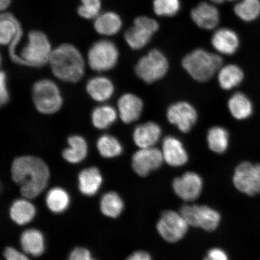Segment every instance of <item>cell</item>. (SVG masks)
Listing matches in <instances>:
<instances>
[{"label":"cell","mask_w":260,"mask_h":260,"mask_svg":"<svg viewBox=\"0 0 260 260\" xmlns=\"http://www.w3.org/2000/svg\"><path fill=\"white\" fill-rule=\"evenodd\" d=\"M164 161L160 149L154 147L141 148L133 155L132 167L139 176L146 177L160 168Z\"/></svg>","instance_id":"cell-12"},{"label":"cell","mask_w":260,"mask_h":260,"mask_svg":"<svg viewBox=\"0 0 260 260\" xmlns=\"http://www.w3.org/2000/svg\"><path fill=\"white\" fill-rule=\"evenodd\" d=\"M68 260H95L91 256L88 250L83 248L74 249L70 253Z\"/></svg>","instance_id":"cell-38"},{"label":"cell","mask_w":260,"mask_h":260,"mask_svg":"<svg viewBox=\"0 0 260 260\" xmlns=\"http://www.w3.org/2000/svg\"><path fill=\"white\" fill-rule=\"evenodd\" d=\"M32 98L36 109L44 115L57 112L63 105L59 87L53 81L48 79L41 80L34 84Z\"/></svg>","instance_id":"cell-5"},{"label":"cell","mask_w":260,"mask_h":260,"mask_svg":"<svg viewBox=\"0 0 260 260\" xmlns=\"http://www.w3.org/2000/svg\"><path fill=\"white\" fill-rule=\"evenodd\" d=\"M86 90L89 96L98 102H104L111 98L115 91L112 81L106 77L92 78L87 83Z\"/></svg>","instance_id":"cell-19"},{"label":"cell","mask_w":260,"mask_h":260,"mask_svg":"<svg viewBox=\"0 0 260 260\" xmlns=\"http://www.w3.org/2000/svg\"><path fill=\"white\" fill-rule=\"evenodd\" d=\"M118 109L122 121L125 123H131L137 121L141 117L144 103L135 94L125 93L119 98Z\"/></svg>","instance_id":"cell-15"},{"label":"cell","mask_w":260,"mask_h":260,"mask_svg":"<svg viewBox=\"0 0 260 260\" xmlns=\"http://www.w3.org/2000/svg\"><path fill=\"white\" fill-rule=\"evenodd\" d=\"M118 113L114 107L102 106L96 107L92 113V122L97 129L108 128L116 121Z\"/></svg>","instance_id":"cell-30"},{"label":"cell","mask_w":260,"mask_h":260,"mask_svg":"<svg viewBox=\"0 0 260 260\" xmlns=\"http://www.w3.org/2000/svg\"><path fill=\"white\" fill-rule=\"evenodd\" d=\"M161 152L164 160L171 167H182L186 165L188 160L183 143L174 136H167L164 139Z\"/></svg>","instance_id":"cell-14"},{"label":"cell","mask_w":260,"mask_h":260,"mask_svg":"<svg viewBox=\"0 0 260 260\" xmlns=\"http://www.w3.org/2000/svg\"><path fill=\"white\" fill-rule=\"evenodd\" d=\"M98 150L101 155L105 158L118 157L122 153V145L114 136L105 135L98 139L96 143Z\"/></svg>","instance_id":"cell-34"},{"label":"cell","mask_w":260,"mask_h":260,"mask_svg":"<svg viewBox=\"0 0 260 260\" xmlns=\"http://www.w3.org/2000/svg\"><path fill=\"white\" fill-rule=\"evenodd\" d=\"M51 44L43 32L34 30L28 34V42L19 56L24 66L40 68L49 63L52 53Z\"/></svg>","instance_id":"cell-4"},{"label":"cell","mask_w":260,"mask_h":260,"mask_svg":"<svg viewBox=\"0 0 260 260\" xmlns=\"http://www.w3.org/2000/svg\"><path fill=\"white\" fill-rule=\"evenodd\" d=\"M207 140L209 149L215 153L223 154L229 147V132L222 126H214L209 129Z\"/></svg>","instance_id":"cell-29"},{"label":"cell","mask_w":260,"mask_h":260,"mask_svg":"<svg viewBox=\"0 0 260 260\" xmlns=\"http://www.w3.org/2000/svg\"><path fill=\"white\" fill-rule=\"evenodd\" d=\"M223 63L219 55L197 49L183 58L182 65L193 79L206 82L218 72Z\"/></svg>","instance_id":"cell-3"},{"label":"cell","mask_w":260,"mask_h":260,"mask_svg":"<svg viewBox=\"0 0 260 260\" xmlns=\"http://www.w3.org/2000/svg\"><path fill=\"white\" fill-rule=\"evenodd\" d=\"M202 178L197 173L187 172L173 181L174 190L181 199L192 201L200 197L203 190Z\"/></svg>","instance_id":"cell-13"},{"label":"cell","mask_w":260,"mask_h":260,"mask_svg":"<svg viewBox=\"0 0 260 260\" xmlns=\"http://www.w3.org/2000/svg\"><path fill=\"white\" fill-rule=\"evenodd\" d=\"M169 62L167 57L158 50H152L142 57L135 67V72L140 79L151 84L160 80L167 74Z\"/></svg>","instance_id":"cell-6"},{"label":"cell","mask_w":260,"mask_h":260,"mask_svg":"<svg viewBox=\"0 0 260 260\" xmlns=\"http://www.w3.org/2000/svg\"><path fill=\"white\" fill-rule=\"evenodd\" d=\"M228 1L234 2V1H237V0H228Z\"/></svg>","instance_id":"cell-44"},{"label":"cell","mask_w":260,"mask_h":260,"mask_svg":"<svg viewBox=\"0 0 260 260\" xmlns=\"http://www.w3.org/2000/svg\"><path fill=\"white\" fill-rule=\"evenodd\" d=\"M154 34L149 28L134 22V25L125 32V40L133 50H141L149 43Z\"/></svg>","instance_id":"cell-24"},{"label":"cell","mask_w":260,"mask_h":260,"mask_svg":"<svg viewBox=\"0 0 260 260\" xmlns=\"http://www.w3.org/2000/svg\"><path fill=\"white\" fill-rule=\"evenodd\" d=\"M188 225L181 214L174 211L162 213L157 225V229L166 241L175 243L186 235Z\"/></svg>","instance_id":"cell-10"},{"label":"cell","mask_w":260,"mask_h":260,"mask_svg":"<svg viewBox=\"0 0 260 260\" xmlns=\"http://www.w3.org/2000/svg\"><path fill=\"white\" fill-rule=\"evenodd\" d=\"M235 14L242 21L251 22L260 16V0H240L235 6Z\"/></svg>","instance_id":"cell-31"},{"label":"cell","mask_w":260,"mask_h":260,"mask_svg":"<svg viewBox=\"0 0 260 260\" xmlns=\"http://www.w3.org/2000/svg\"><path fill=\"white\" fill-rule=\"evenodd\" d=\"M9 101V93L7 85V76L4 71H1L0 74V104L3 106Z\"/></svg>","instance_id":"cell-37"},{"label":"cell","mask_w":260,"mask_h":260,"mask_svg":"<svg viewBox=\"0 0 260 260\" xmlns=\"http://www.w3.org/2000/svg\"><path fill=\"white\" fill-rule=\"evenodd\" d=\"M228 107L234 118L238 120L249 118L253 112L251 100L241 92L236 93L230 97L228 102Z\"/></svg>","instance_id":"cell-26"},{"label":"cell","mask_w":260,"mask_h":260,"mask_svg":"<svg viewBox=\"0 0 260 260\" xmlns=\"http://www.w3.org/2000/svg\"><path fill=\"white\" fill-rule=\"evenodd\" d=\"M180 0H154L153 8L155 14L160 16H172L180 9Z\"/></svg>","instance_id":"cell-35"},{"label":"cell","mask_w":260,"mask_h":260,"mask_svg":"<svg viewBox=\"0 0 260 260\" xmlns=\"http://www.w3.org/2000/svg\"><path fill=\"white\" fill-rule=\"evenodd\" d=\"M126 260H152L148 252L138 251L133 253Z\"/></svg>","instance_id":"cell-41"},{"label":"cell","mask_w":260,"mask_h":260,"mask_svg":"<svg viewBox=\"0 0 260 260\" xmlns=\"http://www.w3.org/2000/svg\"><path fill=\"white\" fill-rule=\"evenodd\" d=\"M211 1H212L213 2L215 3H222L224 1H225V0H211Z\"/></svg>","instance_id":"cell-43"},{"label":"cell","mask_w":260,"mask_h":260,"mask_svg":"<svg viewBox=\"0 0 260 260\" xmlns=\"http://www.w3.org/2000/svg\"><path fill=\"white\" fill-rule=\"evenodd\" d=\"M12 0H0V9L1 11H5L11 5Z\"/></svg>","instance_id":"cell-42"},{"label":"cell","mask_w":260,"mask_h":260,"mask_svg":"<svg viewBox=\"0 0 260 260\" xmlns=\"http://www.w3.org/2000/svg\"><path fill=\"white\" fill-rule=\"evenodd\" d=\"M237 190L248 196L260 193V164L243 162L237 166L233 178Z\"/></svg>","instance_id":"cell-9"},{"label":"cell","mask_w":260,"mask_h":260,"mask_svg":"<svg viewBox=\"0 0 260 260\" xmlns=\"http://www.w3.org/2000/svg\"><path fill=\"white\" fill-rule=\"evenodd\" d=\"M123 202L119 195L114 191L107 193L101 201L100 208L105 216L112 218L118 217L122 212Z\"/></svg>","instance_id":"cell-33"},{"label":"cell","mask_w":260,"mask_h":260,"mask_svg":"<svg viewBox=\"0 0 260 260\" xmlns=\"http://www.w3.org/2000/svg\"><path fill=\"white\" fill-rule=\"evenodd\" d=\"M20 242L22 249L28 254L38 256L44 252V238L40 231L36 229L25 231L22 234Z\"/></svg>","instance_id":"cell-22"},{"label":"cell","mask_w":260,"mask_h":260,"mask_svg":"<svg viewBox=\"0 0 260 260\" xmlns=\"http://www.w3.org/2000/svg\"><path fill=\"white\" fill-rule=\"evenodd\" d=\"M122 19L116 13L108 12L97 16L94 28L99 34L112 36L118 34L122 27Z\"/></svg>","instance_id":"cell-23"},{"label":"cell","mask_w":260,"mask_h":260,"mask_svg":"<svg viewBox=\"0 0 260 260\" xmlns=\"http://www.w3.org/2000/svg\"><path fill=\"white\" fill-rule=\"evenodd\" d=\"M204 260H229L226 252L219 248H213L208 252Z\"/></svg>","instance_id":"cell-40"},{"label":"cell","mask_w":260,"mask_h":260,"mask_svg":"<svg viewBox=\"0 0 260 260\" xmlns=\"http://www.w3.org/2000/svg\"><path fill=\"white\" fill-rule=\"evenodd\" d=\"M167 117L168 121L176 126L180 132L187 133L196 123L198 113L189 103L179 102L168 107Z\"/></svg>","instance_id":"cell-11"},{"label":"cell","mask_w":260,"mask_h":260,"mask_svg":"<svg viewBox=\"0 0 260 260\" xmlns=\"http://www.w3.org/2000/svg\"><path fill=\"white\" fill-rule=\"evenodd\" d=\"M49 63L54 76L64 82L77 83L83 77L84 58L73 45L61 44L54 49Z\"/></svg>","instance_id":"cell-2"},{"label":"cell","mask_w":260,"mask_h":260,"mask_svg":"<svg viewBox=\"0 0 260 260\" xmlns=\"http://www.w3.org/2000/svg\"><path fill=\"white\" fill-rule=\"evenodd\" d=\"M244 74L241 68L230 64L222 67L218 71V82L221 88L229 90L238 86L242 82Z\"/></svg>","instance_id":"cell-25"},{"label":"cell","mask_w":260,"mask_h":260,"mask_svg":"<svg viewBox=\"0 0 260 260\" xmlns=\"http://www.w3.org/2000/svg\"><path fill=\"white\" fill-rule=\"evenodd\" d=\"M180 213L188 226L201 228L207 232L215 230L220 222V214L207 206L185 205Z\"/></svg>","instance_id":"cell-8"},{"label":"cell","mask_w":260,"mask_h":260,"mask_svg":"<svg viewBox=\"0 0 260 260\" xmlns=\"http://www.w3.org/2000/svg\"><path fill=\"white\" fill-rule=\"evenodd\" d=\"M35 207L26 200H18L12 204L10 209V215L14 222L23 225L30 222L35 216Z\"/></svg>","instance_id":"cell-27"},{"label":"cell","mask_w":260,"mask_h":260,"mask_svg":"<svg viewBox=\"0 0 260 260\" xmlns=\"http://www.w3.org/2000/svg\"><path fill=\"white\" fill-rule=\"evenodd\" d=\"M81 5L78 8V14L81 17L90 19L99 15L102 2L101 0H81Z\"/></svg>","instance_id":"cell-36"},{"label":"cell","mask_w":260,"mask_h":260,"mask_svg":"<svg viewBox=\"0 0 260 260\" xmlns=\"http://www.w3.org/2000/svg\"><path fill=\"white\" fill-rule=\"evenodd\" d=\"M79 189L86 196L97 193L103 183V177L99 169L92 167L85 169L79 175Z\"/></svg>","instance_id":"cell-21"},{"label":"cell","mask_w":260,"mask_h":260,"mask_svg":"<svg viewBox=\"0 0 260 260\" xmlns=\"http://www.w3.org/2000/svg\"><path fill=\"white\" fill-rule=\"evenodd\" d=\"M4 256L6 260H30L24 253L11 247H8L5 249Z\"/></svg>","instance_id":"cell-39"},{"label":"cell","mask_w":260,"mask_h":260,"mask_svg":"<svg viewBox=\"0 0 260 260\" xmlns=\"http://www.w3.org/2000/svg\"><path fill=\"white\" fill-rule=\"evenodd\" d=\"M68 143L69 147L64 149L62 153L64 160L73 164L82 161L88 151L85 139L79 135H73L68 138Z\"/></svg>","instance_id":"cell-20"},{"label":"cell","mask_w":260,"mask_h":260,"mask_svg":"<svg viewBox=\"0 0 260 260\" xmlns=\"http://www.w3.org/2000/svg\"><path fill=\"white\" fill-rule=\"evenodd\" d=\"M46 203L52 212L60 213L68 209L70 203L69 194L63 188L55 187L48 191Z\"/></svg>","instance_id":"cell-32"},{"label":"cell","mask_w":260,"mask_h":260,"mask_svg":"<svg viewBox=\"0 0 260 260\" xmlns=\"http://www.w3.org/2000/svg\"><path fill=\"white\" fill-rule=\"evenodd\" d=\"M21 29V24L14 15L10 13L3 14L0 18V43L9 45Z\"/></svg>","instance_id":"cell-28"},{"label":"cell","mask_w":260,"mask_h":260,"mask_svg":"<svg viewBox=\"0 0 260 260\" xmlns=\"http://www.w3.org/2000/svg\"><path fill=\"white\" fill-rule=\"evenodd\" d=\"M191 17L200 27L211 30L219 24L220 15L215 6L207 3H201L192 9Z\"/></svg>","instance_id":"cell-18"},{"label":"cell","mask_w":260,"mask_h":260,"mask_svg":"<svg viewBox=\"0 0 260 260\" xmlns=\"http://www.w3.org/2000/svg\"><path fill=\"white\" fill-rule=\"evenodd\" d=\"M119 58V51L116 45L109 40H101L92 45L88 52L87 59L90 68L96 72H105L116 66Z\"/></svg>","instance_id":"cell-7"},{"label":"cell","mask_w":260,"mask_h":260,"mask_svg":"<svg viewBox=\"0 0 260 260\" xmlns=\"http://www.w3.org/2000/svg\"><path fill=\"white\" fill-rule=\"evenodd\" d=\"M161 129L154 122H147L136 126L133 132V139L135 144L141 148L154 147L160 140Z\"/></svg>","instance_id":"cell-16"},{"label":"cell","mask_w":260,"mask_h":260,"mask_svg":"<svg viewBox=\"0 0 260 260\" xmlns=\"http://www.w3.org/2000/svg\"><path fill=\"white\" fill-rule=\"evenodd\" d=\"M211 44L219 53L232 55L238 50L240 40L238 35L232 29L223 28L214 32Z\"/></svg>","instance_id":"cell-17"},{"label":"cell","mask_w":260,"mask_h":260,"mask_svg":"<svg viewBox=\"0 0 260 260\" xmlns=\"http://www.w3.org/2000/svg\"><path fill=\"white\" fill-rule=\"evenodd\" d=\"M12 177L20 186L25 198H35L46 187L50 171L48 166L40 158L25 155L16 158L12 162Z\"/></svg>","instance_id":"cell-1"}]
</instances>
